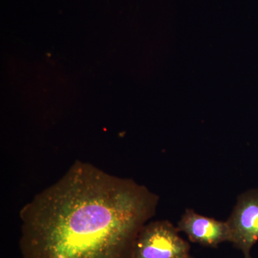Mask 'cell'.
Masks as SVG:
<instances>
[{
  "label": "cell",
  "instance_id": "5",
  "mask_svg": "<svg viewBox=\"0 0 258 258\" xmlns=\"http://www.w3.org/2000/svg\"><path fill=\"white\" fill-rule=\"evenodd\" d=\"M190 258H194V257H191H191H190Z\"/></svg>",
  "mask_w": 258,
  "mask_h": 258
},
{
  "label": "cell",
  "instance_id": "3",
  "mask_svg": "<svg viewBox=\"0 0 258 258\" xmlns=\"http://www.w3.org/2000/svg\"><path fill=\"white\" fill-rule=\"evenodd\" d=\"M226 222L230 231L231 243L244 258H252L251 250L258 242V188L247 190L237 197Z\"/></svg>",
  "mask_w": 258,
  "mask_h": 258
},
{
  "label": "cell",
  "instance_id": "1",
  "mask_svg": "<svg viewBox=\"0 0 258 258\" xmlns=\"http://www.w3.org/2000/svg\"><path fill=\"white\" fill-rule=\"evenodd\" d=\"M159 202L133 179L76 161L20 210L22 258H134Z\"/></svg>",
  "mask_w": 258,
  "mask_h": 258
},
{
  "label": "cell",
  "instance_id": "4",
  "mask_svg": "<svg viewBox=\"0 0 258 258\" xmlns=\"http://www.w3.org/2000/svg\"><path fill=\"white\" fill-rule=\"evenodd\" d=\"M176 227L191 242L204 247H217L223 242H230V231L227 222L203 216L192 209L185 210Z\"/></svg>",
  "mask_w": 258,
  "mask_h": 258
},
{
  "label": "cell",
  "instance_id": "2",
  "mask_svg": "<svg viewBox=\"0 0 258 258\" xmlns=\"http://www.w3.org/2000/svg\"><path fill=\"white\" fill-rule=\"evenodd\" d=\"M190 244L168 220L149 222L139 232L134 258H190Z\"/></svg>",
  "mask_w": 258,
  "mask_h": 258
}]
</instances>
